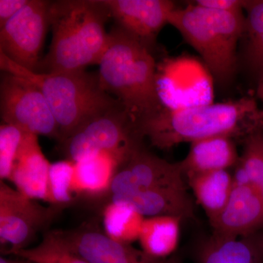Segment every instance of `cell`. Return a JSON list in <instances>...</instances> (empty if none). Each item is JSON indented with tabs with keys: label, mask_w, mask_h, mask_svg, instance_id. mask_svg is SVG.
Returning a JSON list of instances; mask_svg holds the SVG:
<instances>
[{
	"label": "cell",
	"mask_w": 263,
	"mask_h": 263,
	"mask_svg": "<svg viewBox=\"0 0 263 263\" xmlns=\"http://www.w3.org/2000/svg\"><path fill=\"white\" fill-rule=\"evenodd\" d=\"M51 164L43 153L38 136L24 133L10 181L25 196L33 200H43L53 205L49 188Z\"/></svg>",
	"instance_id": "14"
},
{
	"label": "cell",
	"mask_w": 263,
	"mask_h": 263,
	"mask_svg": "<svg viewBox=\"0 0 263 263\" xmlns=\"http://www.w3.org/2000/svg\"><path fill=\"white\" fill-rule=\"evenodd\" d=\"M210 224L212 235L221 238L247 237L263 230V202L257 189L234 182L226 206Z\"/></svg>",
	"instance_id": "13"
},
{
	"label": "cell",
	"mask_w": 263,
	"mask_h": 263,
	"mask_svg": "<svg viewBox=\"0 0 263 263\" xmlns=\"http://www.w3.org/2000/svg\"><path fill=\"white\" fill-rule=\"evenodd\" d=\"M246 60L259 79L263 76V0L245 1Z\"/></svg>",
	"instance_id": "23"
},
{
	"label": "cell",
	"mask_w": 263,
	"mask_h": 263,
	"mask_svg": "<svg viewBox=\"0 0 263 263\" xmlns=\"http://www.w3.org/2000/svg\"><path fill=\"white\" fill-rule=\"evenodd\" d=\"M3 123L60 141V127L44 95L28 81L5 72L0 86Z\"/></svg>",
	"instance_id": "6"
},
{
	"label": "cell",
	"mask_w": 263,
	"mask_h": 263,
	"mask_svg": "<svg viewBox=\"0 0 263 263\" xmlns=\"http://www.w3.org/2000/svg\"><path fill=\"white\" fill-rule=\"evenodd\" d=\"M110 15L103 0L52 2L50 26L53 36L39 72H75L99 65L108 47L105 24Z\"/></svg>",
	"instance_id": "3"
},
{
	"label": "cell",
	"mask_w": 263,
	"mask_h": 263,
	"mask_svg": "<svg viewBox=\"0 0 263 263\" xmlns=\"http://www.w3.org/2000/svg\"><path fill=\"white\" fill-rule=\"evenodd\" d=\"M110 201L130 205L142 216H171L184 219L195 218V210L186 189L169 188L112 196Z\"/></svg>",
	"instance_id": "16"
},
{
	"label": "cell",
	"mask_w": 263,
	"mask_h": 263,
	"mask_svg": "<svg viewBox=\"0 0 263 263\" xmlns=\"http://www.w3.org/2000/svg\"><path fill=\"white\" fill-rule=\"evenodd\" d=\"M29 0H0V27L20 11Z\"/></svg>",
	"instance_id": "28"
},
{
	"label": "cell",
	"mask_w": 263,
	"mask_h": 263,
	"mask_svg": "<svg viewBox=\"0 0 263 263\" xmlns=\"http://www.w3.org/2000/svg\"><path fill=\"white\" fill-rule=\"evenodd\" d=\"M257 94L259 98L263 100V81H259L257 86Z\"/></svg>",
	"instance_id": "31"
},
{
	"label": "cell",
	"mask_w": 263,
	"mask_h": 263,
	"mask_svg": "<svg viewBox=\"0 0 263 263\" xmlns=\"http://www.w3.org/2000/svg\"><path fill=\"white\" fill-rule=\"evenodd\" d=\"M164 263H182L181 259H180L179 256L173 255L172 257H169L168 259H166Z\"/></svg>",
	"instance_id": "32"
},
{
	"label": "cell",
	"mask_w": 263,
	"mask_h": 263,
	"mask_svg": "<svg viewBox=\"0 0 263 263\" xmlns=\"http://www.w3.org/2000/svg\"><path fill=\"white\" fill-rule=\"evenodd\" d=\"M5 72L28 81L44 95L60 127V143L85 123L121 105L100 86L98 75L85 70L43 73L21 67L0 52Z\"/></svg>",
	"instance_id": "4"
},
{
	"label": "cell",
	"mask_w": 263,
	"mask_h": 263,
	"mask_svg": "<svg viewBox=\"0 0 263 263\" xmlns=\"http://www.w3.org/2000/svg\"><path fill=\"white\" fill-rule=\"evenodd\" d=\"M262 114H263V110H262Z\"/></svg>",
	"instance_id": "35"
},
{
	"label": "cell",
	"mask_w": 263,
	"mask_h": 263,
	"mask_svg": "<svg viewBox=\"0 0 263 263\" xmlns=\"http://www.w3.org/2000/svg\"><path fill=\"white\" fill-rule=\"evenodd\" d=\"M99 65L100 86L116 97L136 129L163 108L157 92V65L150 48L124 29L118 27L109 33L108 47Z\"/></svg>",
	"instance_id": "2"
},
{
	"label": "cell",
	"mask_w": 263,
	"mask_h": 263,
	"mask_svg": "<svg viewBox=\"0 0 263 263\" xmlns=\"http://www.w3.org/2000/svg\"><path fill=\"white\" fill-rule=\"evenodd\" d=\"M186 179L197 202L212 222L229 200L234 186L233 175L228 170H221L193 175Z\"/></svg>",
	"instance_id": "18"
},
{
	"label": "cell",
	"mask_w": 263,
	"mask_h": 263,
	"mask_svg": "<svg viewBox=\"0 0 263 263\" xmlns=\"http://www.w3.org/2000/svg\"><path fill=\"white\" fill-rule=\"evenodd\" d=\"M75 162L70 160L51 163L49 173V188L53 206L67 205L73 202L72 191Z\"/></svg>",
	"instance_id": "25"
},
{
	"label": "cell",
	"mask_w": 263,
	"mask_h": 263,
	"mask_svg": "<svg viewBox=\"0 0 263 263\" xmlns=\"http://www.w3.org/2000/svg\"><path fill=\"white\" fill-rule=\"evenodd\" d=\"M257 190H258L259 195H260L261 199H262L263 202V182L261 183L260 186L257 188Z\"/></svg>",
	"instance_id": "33"
},
{
	"label": "cell",
	"mask_w": 263,
	"mask_h": 263,
	"mask_svg": "<svg viewBox=\"0 0 263 263\" xmlns=\"http://www.w3.org/2000/svg\"><path fill=\"white\" fill-rule=\"evenodd\" d=\"M24 132L15 126L3 123L0 126V179L9 180L17 152Z\"/></svg>",
	"instance_id": "26"
},
{
	"label": "cell",
	"mask_w": 263,
	"mask_h": 263,
	"mask_svg": "<svg viewBox=\"0 0 263 263\" xmlns=\"http://www.w3.org/2000/svg\"><path fill=\"white\" fill-rule=\"evenodd\" d=\"M144 219L130 205L110 201L103 211L104 232L117 241L131 245L139 239Z\"/></svg>",
	"instance_id": "21"
},
{
	"label": "cell",
	"mask_w": 263,
	"mask_h": 263,
	"mask_svg": "<svg viewBox=\"0 0 263 263\" xmlns=\"http://www.w3.org/2000/svg\"><path fill=\"white\" fill-rule=\"evenodd\" d=\"M194 4L209 9L219 11L240 12L243 9L245 1L240 0H197Z\"/></svg>",
	"instance_id": "27"
},
{
	"label": "cell",
	"mask_w": 263,
	"mask_h": 263,
	"mask_svg": "<svg viewBox=\"0 0 263 263\" xmlns=\"http://www.w3.org/2000/svg\"><path fill=\"white\" fill-rule=\"evenodd\" d=\"M136 127L122 105L90 119L62 142L67 160L79 162L102 152H116L138 144Z\"/></svg>",
	"instance_id": "7"
},
{
	"label": "cell",
	"mask_w": 263,
	"mask_h": 263,
	"mask_svg": "<svg viewBox=\"0 0 263 263\" xmlns=\"http://www.w3.org/2000/svg\"><path fill=\"white\" fill-rule=\"evenodd\" d=\"M119 27L149 48L176 9L169 0H103Z\"/></svg>",
	"instance_id": "12"
},
{
	"label": "cell",
	"mask_w": 263,
	"mask_h": 263,
	"mask_svg": "<svg viewBox=\"0 0 263 263\" xmlns=\"http://www.w3.org/2000/svg\"><path fill=\"white\" fill-rule=\"evenodd\" d=\"M102 152L75 162L72 191L74 197H100L110 193L112 181L132 152L139 146Z\"/></svg>",
	"instance_id": "15"
},
{
	"label": "cell",
	"mask_w": 263,
	"mask_h": 263,
	"mask_svg": "<svg viewBox=\"0 0 263 263\" xmlns=\"http://www.w3.org/2000/svg\"><path fill=\"white\" fill-rule=\"evenodd\" d=\"M263 126V114L254 99L219 103H205L178 108H162L136 127L140 139L146 137L151 144L168 149L182 143L219 136H252Z\"/></svg>",
	"instance_id": "1"
},
{
	"label": "cell",
	"mask_w": 263,
	"mask_h": 263,
	"mask_svg": "<svg viewBox=\"0 0 263 263\" xmlns=\"http://www.w3.org/2000/svg\"><path fill=\"white\" fill-rule=\"evenodd\" d=\"M52 2L29 0L20 11L0 27V52L27 70L37 72L50 26Z\"/></svg>",
	"instance_id": "8"
},
{
	"label": "cell",
	"mask_w": 263,
	"mask_h": 263,
	"mask_svg": "<svg viewBox=\"0 0 263 263\" xmlns=\"http://www.w3.org/2000/svg\"><path fill=\"white\" fill-rule=\"evenodd\" d=\"M259 81H263V76L259 79Z\"/></svg>",
	"instance_id": "34"
},
{
	"label": "cell",
	"mask_w": 263,
	"mask_h": 263,
	"mask_svg": "<svg viewBox=\"0 0 263 263\" xmlns=\"http://www.w3.org/2000/svg\"><path fill=\"white\" fill-rule=\"evenodd\" d=\"M168 24L200 54L216 80L223 84L231 81L237 69V46L245 31L242 11H219L193 3L176 8Z\"/></svg>",
	"instance_id": "5"
},
{
	"label": "cell",
	"mask_w": 263,
	"mask_h": 263,
	"mask_svg": "<svg viewBox=\"0 0 263 263\" xmlns=\"http://www.w3.org/2000/svg\"><path fill=\"white\" fill-rule=\"evenodd\" d=\"M181 221L171 216L145 217L138 239L142 250L156 259L172 257L179 246Z\"/></svg>",
	"instance_id": "20"
},
{
	"label": "cell",
	"mask_w": 263,
	"mask_h": 263,
	"mask_svg": "<svg viewBox=\"0 0 263 263\" xmlns=\"http://www.w3.org/2000/svg\"><path fill=\"white\" fill-rule=\"evenodd\" d=\"M235 182L249 183L258 188L263 182V134L257 133L247 138L243 155L236 164Z\"/></svg>",
	"instance_id": "24"
},
{
	"label": "cell",
	"mask_w": 263,
	"mask_h": 263,
	"mask_svg": "<svg viewBox=\"0 0 263 263\" xmlns=\"http://www.w3.org/2000/svg\"><path fill=\"white\" fill-rule=\"evenodd\" d=\"M58 208L43 206L0 180V240L2 245L10 246L5 254L25 249L49 224Z\"/></svg>",
	"instance_id": "9"
},
{
	"label": "cell",
	"mask_w": 263,
	"mask_h": 263,
	"mask_svg": "<svg viewBox=\"0 0 263 263\" xmlns=\"http://www.w3.org/2000/svg\"><path fill=\"white\" fill-rule=\"evenodd\" d=\"M180 162L172 163L138 146L116 174L111 196L162 189H186Z\"/></svg>",
	"instance_id": "10"
},
{
	"label": "cell",
	"mask_w": 263,
	"mask_h": 263,
	"mask_svg": "<svg viewBox=\"0 0 263 263\" xmlns=\"http://www.w3.org/2000/svg\"><path fill=\"white\" fill-rule=\"evenodd\" d=\"M197 263H263V258L249 236L221 238L211 235L195 250Z\"/></svg>",
	"instance_id": "19"
},
{
	"label": "cell",
	"mask_w": 263,
	"mask_h": 263,
	"mask_svg": "<svg viewBox=\"0 0 263 263\" xmlns=\"http://www.w3.org/2000/svg\"><path fill=\"white\" fill-rule=\"evenodd\" d=\"M232 138L214 136L192 143L186 158L179 162L184 176L228 170L236 165L239 157Z\"/></svg>",
	"instance_id": "17"
},
{
	"label": "cell",
	"mask_w": 263,
	"mask_h": 263,
	"mask_svg": "<svg viewBox=\"0 0 263 263\" xmlns=\"http://www.w3.org/2000/svg\"><path fill=\"white\" fill-rule=\"evenodd\" d=\"M56 231L66 245L89 263H164L167 259L154 258L142 249L117 241L91 224Z\"/></svg>",
	"instance_id": "11"
},
{
	"label": "cell",
	"mask_w": 263,
	"mask_h": 263,
	"mask_svg": "<svg viewBox=\"0 0 263 263\" xmlns=\"http://www.w3.org/2000/svg\"><path fill=\"white\" fill-rule=\"evenodd\" d=\"M6 254H13L32 263H89L66 245L56 230L46 233L36 247L12 251Z\"/></svg>",
	"instance_id": "22"
},
{
	"label": "cell",
	"mask_w": 263,
	"mask_h": 263,
	"mask_svg": "<svg viewBox=\"0 0 263 263\" xmlns=\"http://www.w3.org/2000/svg\"><path fill=\"white\" fill-rule=\"evenodd\" d=\"M249 237L252 240L263 258V230H259L253 235H249Z\"/></svg>",
	"instance_id": "29"
},
{
	"label": "cell",
	"mask_w": 263,
	"mask_h": 263,
	"mask_svg": "<svg viewBox=\"0 0 263 263\" xmlns=\"http://www.w3.org/2000/svg\"><path fill=\"white\" fill-rule=\"evenodd\" d=\"M18 257L17 259H10L2 256L0 257V263H32L27 259L22 258V257Z\"/></svg>",
	"instance_id": "30"
}]
</instances>
